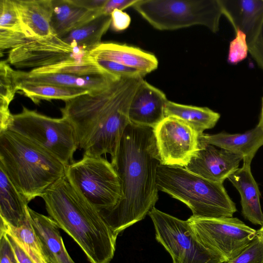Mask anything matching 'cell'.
<instances>
[{
    "mask_svg": "<svg viewBox=\"0 0 263 263\" xmlns=\"http://www.w3.org/2000/svg\"><path fill=\"white\" fill-rule=\"evenodd\" d=\"M29 217L48 263H75L64 244L59 227L50 217L28 206Z\"/></svg>",
    "mask_w": 263,
    "mask_h": 263,
    "instance_id": "18",
    "label": "cell"
},
{
    "mask_svg": "<svg viewBox=\"0 0 263 263\" xmlns=\"http://www.w3.org/2000/svg\"><path fill=\"white\" fill-rule=\"evenodd\" d=\"M15 263H18L17 261H16V262Z\"/></svg>",
    "mask_w": 263,
    "mask_h": 263,
    "instance_id": "44",
    "label": "cell"
},
{
    "mask_svg": "<svg viewBox=\"0 0 263 263\" xmlns=\"http://www.w3.org/2000/svg\"><path fill=\"white\" fill-rule=\"evenodd\" d=\"M133 7L159 30L201 25L216 33L223 15L219 0H138Z\"/></svg>",
    "mask_w": 263,
    "mask_h": 263,
    "instance_id": "6",
    "label": "cell"
},
{
    "mask_svg": "<svg viewBox=\"0 0 263 263\" xmlns=\"http://www.w3.org/2000/svg\"><path fill=\"white\" fill-rule=\"evenodd\" d=\"M153 132L162 165L185 167L199 150L198 134L178 118L165 117Z\"/></svg>",
    "mask_w": 263,
    "mask_h": 263,
    "instance_id": "11",
    "label": "cell"
},
{
    "mask_svg": "<svg viewBox=\"0 0 263 263\" xmlns=\"http://www.w3.org/2000/svg\"><path fill=\"white\" fill-rule=\"evenodd\" d=\"M167 101L163 91L143 79L130 104V122L154 128L165 117L164 111Z\"/></svg>",
    "mask_w": 263,
    "mask_h": 263,
    "instance_id": "14",
    "label": "cell"
},
{
    "mask_svg": "<svg viewBox=\"0 0 263 263\" xmlns=\"http://www.w3.org/2000/svg\"><path fill=\"white\" fill-rule=\"evenodd\" d=\"M235 37L229 44L228 62L235 65L243 61L248 56L249 46L246 34L240 30L235 32Z\"/></svg>",
    "mask_w": 263,
    "mask_h": 263,
    "instance_id": "32",
    "label": "cell"
},
{
    "mask_svg": "<svg viewBox=\"0 0 263 263\" xmlns=\"http://www.w3.org/2000/svg\"><path fill=\"white\" fill-rule=\"evenodd\" d=\"M52 3L51 26L53 34L60 38L103 14L79 6L72 0H52Z\"/></svg>",
    "mask_w": 263,
    "mask_h": 263,
    "instance_id": "22",
    "label": "cell"
},
{
    "mask_svg": "<svg viewBox=\"0 0 263 263\" xmlns=\"http://www.w3.org/2000/svg\"><path fill=\"white\" fill-rule=\"evenodd\" d=\"M112 29L116 31H123L127 28L131 22L129 15L122 10L116 9L111 14Z\"/></svg>",
    "mask_w": 263,
    "mask_h": 263,
    "instance_id": "36",
    "label": "cell"
},
{
    "mask_svg": "<svg viewBox=\"0 0 263 263\" xmlns=\"http://www.w3.org/2000/svg\"><path fill=\"white\" fill-rule=\"evenodd\" d=\"M4 233L7 236L18 263H35L23 247L13 236L8 233Z\"/></svg>",
    "mask_w": 263,
    "mask_h": 263,
    "instance_id": "37",
    "label": "cell"
},
{
    "mask_svg": "<svg viewBox=\"0 0 263 263\" xmlns=\"http://www.w3.org/2000/svg\"><path fill=\"white\" fill-rule=\"evenodd\" d=\"M224 15L235 32L247 37L248 46L263 35V0H219Z\"/></svg>",
    "mask_w": 263,
    "mask_h": 263,
    "instance_id": "15",
    "label": "cell"
},
{
    "mask_svg": "<svg viewBox=\"0 0 263 263\" xmlns=\"http://www.w3.org/2000/svg\"><path fill=\"white\" fill-rule=\"evenodd\" d=\"M16 84L17 92L29 98L35 104H39L43 100H61L65 102L78 96L90 93L83 89L52 85L29 83Z\"/></svg>",
    "mask_w": 263,
    "mask_h": 263,
    "instance_id": "26",
    "label": "cell"
},
{
    "mask_svg": "<svg viewBox=\"0 0 263 263\" xmlns=\"http://www.w3.org/2000/svg\"><path fill=\"white\" fill-rule=\"evenodd\" d=\"M94 60L108 73L118 78H143L145 76L138 70L114 61L103 59Z\"/></svg>",
    "mask_w": 263,
    "mask_h": 263,
    "instance_id": "33",
    "label": "cell"
},
{
    "mask_svg": "<svg viewBox=\"0 0 263 263\" xmlns=\"http://www.w3.org/2000/svg\"><path fill=\"white\" fill-rule=\"evenodd\" d=\"M0 263H15L17 261L14 253L6 233L1 232Z\"/></svg>",
    "mask_w": 263,
    "mask_h": 263,
    "instance_id": "35",
    "label": "cell"
},
{
    "mask_svg": "<svg viewBox=\"0 0 263 263\" xmlns=\"http://www.w3.org/2000/svg\"><path fill=\"white\" fill-rule=\"evenodd\" d=\"M41 197L49 217L77 242L90 263H110L117 236L97 209L65 176Z\"/></svg>",
    "mask_w": 263,
    "mask_h": 263,
    "instance_id": "3",
    "label": "cell"
},
{
    "mask_svg": "<svg viewBox=\"0 0 263 263\" xmlns=\"http://www.w3.org/2000/svg\"><path fill=\"white\" fill-rule=\"evenodd\" d=\"M263 130V97L261 98V109L259 116V120L257 124Z\"/></svg>",
    "mask_w": 263,
    "mask_h": 263,
    "instance_id": "42",
    "label": "cell"
},
{
    "mask_svg": "<svg viewBox=\"0 0 263 263\" xmlns=\"http://www.w3.org/2000/svg\"><path fill=\"white\" fill-rule=\"evenodd\" d=\"M0 29L23 33L14 0H0Z\"/></svg>",
    "mask_w": 263,
    "mask_h": 263,
    "instance_id": "30",
    "label": "cell"
},
{
    "mask_svg": "<svg viewBox=\"0 0 263 263\" xmlns=\"http://www.w3.org/2000/svg\"><path fill=\"white\" fill-rule=\"evenodd\" d=\"M93 60L114 61L138 70L145 75L156 70L158 61L156 56L139 48L115 43H101L89 52Z\"/></svg>",
    "mask_w": 263,
    "mask_h": 263,
    "instance_id": "16",
    "label": "cell"
},
{
    "mask_svg": "<svg viewBox=\"0 0 263 263\" xmlns=\"http://www.w3.org/2000/svg\"><path fill=\"white\" fill-rule=\"evenodd\" d=\"M198 239L209 250L228 261L251 242L257 230L236 217L188 219Z\"/></svg>",
    "mask_w": 263,
    "mask_h": 263,
    "instance_id": "10",
    "label": "cell"
},
{
    "mask_svg": "<svg viewBox=\"0 0 263 263\" xmlns=\"http://www.w3.org/2000/svg\"><path fill=\"white\" fill-rule=\"evenodd\" d=\"M66 166L18 134L0 132V167L28 203L65 177Z\"/></svg>",
    "mask_w": 263,
    "mask_h": 263,
    "instance_id": "4",
    "label": "cell"
},
{
    "mask_svg": "<svg viewBox=\"0 0 263 263\" xmlns=\"http://www.w3.org/2000/svg\"><path fill=\"white\" fill-rule=\"evenodd\" d=\"M107 0H72L76 5L89 11H101Z\"/></svg>",
    "mask_w": 263,
    "mask_h": 263,
    "instance_id": "40",
    "label": "cell"
},
{
    "mask_svg": "<svg viewBox=\"0 0 263 263\" xmlns=\"http://www.w3.org/2000/svg\"><path fill=\"white\" fill-rule=\"evenodd\" d=\"M1 232L8 233L13 236L23 247L30 248L43 253L39 240L29 217L24 224L17 228L11 227L1 220Z\"/></svg>",
    "mask_w": 263,
    "mask_h": 263,
    "instance_id": "29",
    "label": "cell"
},
{
    "mask_svg": "<svg viewBox=\"0 0 263 263\" xmlns=\"http://www.w3.org/2000/svg\"><path fill=\"white\" fill-rule=\"evenodd\" d=\"M111 23V15L102 14L72 30L61 39L69 45L90 51L100 44Z\"/></svg>",
    "mask_w": 263,
    "mask_h": 263,
    "instance_id": "25",
    "label": "cell"
},
{
    "mask_svg": "<svg viewBox=\"0 0 263 263\" xmlns=\"http://www.w3.org/2000/svg\"><path fill=\"white\" fill-rule=\"evenodd\" d=\"M28 202L0 167V217L7 224L17 228L29 219Z\"/></svg>",
    "mask_w": 263,
    "mask_h": 263,
    "instance_id": "23",
    "label": "cell"
},
{
    "mask_svg": "<svg viewBox=\"0 0 263 263\" xmlns=\"http://www.w3.org/2000/svg\"><path fill=\"white\" fill-rule=\"evenodd\" d=\"M88 54L89 51L72 46L54 34L44 39L31 40L10 50L7 61L17 68L34 69L84 59Z\"/></svg>",
    "mask_w": 263,
    "mask_h": 263,
    "instance_id": "12",
    "label": "cell"
},
{
    "mask_svg": "<svg viewBox=\"0 0 263 263\" xmlns=\"http://www.w3.org/2000/svg\"><path fill=\"white\" fill-rule=\"evenodd\" d=\"M138 0H107L102 8L104 14L111 15L114 10H122L133 6Z\"/></svg>",
    "mask_w": 263,
    "mask_h": 263,
    "instance_id": "38",
    "label": "cell"
},
{
    "mask_svg": "<svg viewBox=\"0 0 263 263\" xmlns=\"http://www.w3.org/2000/svg\"><path fill=\"white\" fill-rule=\"evenodd\" d=\"M30 71L35 73H65L78 76L111 75L89 55L84 59L68 60L50 66L31 69Z\"/></svg>",
    "mask_w": 263,
    "mask_h": 263,
    "instance_id": "27",
    "label": "cell"
},
{
    "mask_svg": "<svg viewBox=\"0 0 263 263\" xmlns=\"http://www.w3.org/2000/svg\"><path fill=\"white\" fill-rule=\"evenodd\" d=\"M156 183L159 191L187 206L194 217H232L237 211L222 183L204 179L185 167L160 164Z\"/></svg>",
    "mask_w": 263,
    "mask_h": 263,
    "instance_id": "5",
    "label": "cell"
},
{
    "mask_svg": "<svg viewBox=\"0 0 263 263\" xmlns=\"http://www.w3.org/2000/svg\"><path fill=\"white\" fill-rule=\"evenodd\" d=\"M16 83H29L65 87L80 88L90 92L100 91L119 79L111 75L78 76L65 73H35L22 70L14 71Z\"/></svg>",
    "mask_w": 263,
    "mask_h": 263,
    "instance_id": "17",
    "label": "cell"
},
{
    "mask_svg": "<svg viewBox=\"0 0 263 263\" xmlns=\"http://www.w3.org/2000/svg\"><path fill=\"white\" fill-rule=\"evenodd\" d=\"M65 177L100 213L111 209L121 198L117 173L111 163L102 157L83 155L66 166Z\"/></svg>",
    "mask_w": 263,
    "mask_h": 263,
    "instance_id": "8",
    "label": "cell"
},
{
    "mask_svg": "<svg viewBox=\"0 0 263 263\" xmlns=\"http://www.w3.org/2000/svg\"><path fill=\"white\" fill-rule=\"evenodd\" d=\"M240 155L199 142V150L185 168L210 181L222 183L238 168Z\"/></svg>",
    "mask_w": 263,
    "mask_h": 263,
    "instance_id": "13",
    "label": "cell"
},
{
    "mask_svg": "<svg viewBox=\"0 0 263 263\" xmlns=\"http://www.w3.org/2000/svg\"><path fill=\"white\" fill-rule=\"evenodd\" d=\"M7 129L22 136L66 165L79 148L74 129L65 117L51 118L23 106L11 116Z\"/></svg>",
    "mask_w": 263,
    "mask_h": 263,
    "instance_id": "7",
    "label": "cell"
},
{
    "mask_svg": "<svg viewBox=\"0 0 263 263\" xmlns=\"http://www.w3.org/2000/svg\"><path fill=\"white\" fill-rule=\"evenodd\" d=\"M249 53L258 66L263 70V35L249 46Z\"/></svg>",
    "mask_w": 263,
    "mask_h": 263,
    "instance_id": "39",
    "label": "cell"
},
{
    "mask_svg": "<svg viewBox=\"0 0 263 263\" xmlns=\"http://www.w3.org/2000/svg\"><path fill=\"white\" fill-rule=\"evenodd\" d=\"M148 215L156 240L172 257L173 263H223L225 261L198 239L188 220L153 208Z\"/></svg>",
    "mask_w": 263,
    "mask_h": 263,
    "instance_id": "9",
    "label": "cell"
},
{
    "mask_svg": "<svg viewBox=\"0 0 263 263\" xmlns=\"http://www.w3.org/2000/svg\"><path fill=\"white\" fill-rule=\"evenodd\" d=\"M24 249L35 263H48L42 253L30 248Z\"/></svg>",
    "mask_w": 263,
    "mask_h": 263,
    "instance_id": "41",
    "label": "cell"
},
{
    "mask_svg": "<svg viewBox=\"0 0 263 263\" xmlns=\"http://www.w3.org/2000/svg\"><path fill=\"white\" fill-rule=\"evenodd\" d=\"M165 117H173L184 122L193 128L199 136L203 132L213 128L220 115L207 107H198L167 101L165 107Z\"/></svg>",
    "mask_w": 263,
    "mask_h": 263,
    "instance_id": "24",
    "label": "cell"
},
{
    "mask_svg": "<svg viewBox=\"0 0 263 263\" xmlns=\"http://www.w3.org/2000/svg\"><path fill=\"white\" fill-rule=\"evenodd\" d=\"M23 33L30 39H44L54 35L51 26L52 0H14Z\"/></svg>",
    "mask_w": 263,
    "mask_h": 263,
    "instance_id": "19",
    "label": "cell"
},
{
    "mask_svg": "<svg viewBox=\"0 0 263 263\" xmlns=\"http://www.w3.org/2000/svg\"><path fill=\"white\" fill-rule=\"evenodd\" d=\"M118 176L121 198L100 213L114 234L143 219L158 200L157 171L161 164L153 129L130 123L111 161Z\"/></svg>",
    "mask_w": 263,
    "mask_h": 263,
    "instance_id": "1",
    "label": "cell"
},
{
    "mask_svg": "<svg viewBox=\"0 0 263 263\" xmlns=\"http://www.w3.org/2000/svg\"><path fill=\"white\" fill-rule=\"evenodd\" d=\"M14 69L7 61L0 62V131L7 129L12 114L9 106L17 91Z\"/></svg>",
    "mask_w": 263,
    "mask_h": 263,
    "instance_id": "28",
    "label": "cell"
},
{
    "mask_svg": "<svg viewBox=\"0 0 263 263\" xmlns=\"http://www.w3.org/2000/svg\"><path fill=\"white\" fill-rule=\"evenodd\" d=\"M199 142L240 155L242 161H252L256 152L263 145V130L258 125L243 133L202 134Z\"/></svg>",
    "mask_w": 263,
    "mask_h": 263,
    "instance_id": "21",
    "label": "cell"
},
{
    "mask_svg": "<svg viewBox=\"0 0 263 263\" xmlns=\"http://www.w3.org/2000/svg\"><path fill=\"white\" fill-rule=\"evenodd\" d=\"M257 234L260 235L263 237V226L261 227L258 230H257Z\"/></svg>",
    "mask_w": 263,
    "mask_h": 263,
    "instance_id": "43",
    "label": "cell"
},
{
    "mask_svg": "<svg viewBox=\"0 0 263 263\" xmlns=\"http://www.w3.org/2000/svg\"><path fill=\"white\" fill-rule=\"evenodd\" d=\"M223 263H263V237L256 234L238 255Z\"/></svg>",
    "mask_w": 263,
    "mask_h": 263,
    "instance_id": "31",
    "label": "cell"
},
{
    "mask_svg": "<svg viewBox=\"0 0 263 263\" xmlns=\"http://www.w3.org/2000/svg\"><path fill=\"white\" fill-rule=\"evenodd\" d=\"M143 78H121L106 88L65 102L62 117L72 125L78 147L84 155L114 159L123 133L130 123L128 117L133 96Z\"/></svg>",
    "mask_w": 263,
    "mask_h": 263,
    "instance_id": "2",
    "label": "cell"
},
{
    "mask_svg": "<svg viewBox=\"0 0 263 263\" xmlns=\"http://www.w3.org/2000/svg\"><path fill=\"white\" fill-rule=\"evenodd\" d=\"M33 40L28 38L24 33L0 29V51L12 49Z\"/></svg>",
    "mask_w": 263,
    "mask_h": 263,
    "instance_id": "34",
    "label": "cell"
},
{
    "mask_svg": "<svg viewBox=\"0 0 263 263\" xmlns=\"http://www.w3.org/2000/svg\"><path fill=\"white\" fill-rule=\"evenodd\" d=\"M250 161H243L242 167L229 176L228 180L240 195L241 213L243 217L255 225L263 226L260 193L251 169Z\"/></svg>",
    "mask_w": 263,
    "mask_h": 263,
    "instance_id": "20",
    "label": "cell"
}]
</instances>
